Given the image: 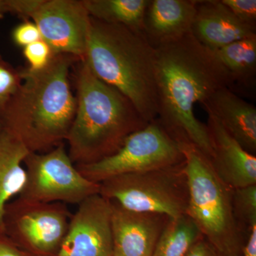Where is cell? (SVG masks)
Segmentation results:
<instances>
[{"label": "cell", "instance_id": "30bf717a", "mask_svg": "<svg viewBox=\"0 0 256 256\" xmlns=\"http://www.w3.org/2000/svg\"><path fill=\"white\" fill-rule=\"evenodd\" d=\"M30 18L53 55L84 60L90 26L84 0H40Z\"/></svg>", "mask_w": 256, "mask_h": 256}, {"label": "cell", "instance_id": "83f0119b", "mask_svg": "<svg viewBox=\"0 0 256 256\" xmlns=\"http://www.w3.org/2000/svg\"><path fill=\"white\" fill-rule=\"evenodd\" d=\"M186 256H218V254L214 248L204 238L190 249Z\"/></svg>", "mask_w": 256, "mask_h": 256}, {"label": "cell", "instance_id": "9c48e42d", "mask_svg": "<svg viewBox=\"0 0 256 256\" xmlns=\"http://www.w3.org/2000/svg\"><path fill=\"white\" fill-rule=\"evenodd\" d=\"M72 216L66 204L42 203L18 196L5 206L4 233L33 256H56Z\"/></svg>", "mask_w": 256, "mask_h": 256}, {"label": "cell", "instance_id": "277c9868", "mask_svg": "<svg viewBox=\"0 0 256 256\" xmlns=\"http://www.w3.org/2000/svg\"><path fill=\"white\" fill-rule=\"evenodd\" d=\"M82 60L98 78L127 97L148 124L156 120V48L142 33L90 16Z\"/></svg>", "mask_w": 256, "mask_h": 256}, {"label": "cell", "instance_id": "e0dca14e", "mask_svg": "<svg viewBox=\"0 0 256 256\" xmlns=\"http://www.w3.org/2000/svg\"><path fill=\"white\" fill-rule=\"evenodd\" d=\"M31 152L20 140L2 129L0 130V232H4L5 206L18 196L26 182L25 158Z\"/></svg>", "mask_w": 256, "mask_h": 256}, {"label": "cell", "instance_id": "52a82bcc", "mask_svg": "<svg viewBox=\"0 0 256 256\" xmlns=\"http://www.w3.org/2000/svg\"><path fill=\"white\" fill-rule=\"evenodd\" d=\"M184 162L180 144L156 119L131 134L114 154L88 164L76 165L79 172L94 182L124 174L144 172Z\"/></svg>", "mask_w": 256, "mask_h": 256}, {"label": "cell", "instance_id": "1f68e13d", "mask_svg": "<svg viewBox=\"0 0 256 256\" xmlns=\"http://www.w3.org/2000/svg\"><path fill=\"white\" fill-rule=\"evenodd\" d=\"M218 256H224L220 255V254H218Z\"/></svg>", "mask_w": 256, "mask_h": 256}, {"label": "cell", "instance_id": "4dcf8cb0", "mask_svg": "<svg viewBox=\"0 0 256 256\" xmlns=\"http://www.w3.org/2000/svg\"><path fill=\"white\" fill-rule=\"evenodd\" d=\"M2 124L1 120H0V130H2Z\"/></svg>", "mask_w": 256, "mask_h": 256}, {"label": "cell", "instance_id": "f546056e", "mask_svg": "<svg viewBox=\"0 0 256 256\" xmlns=\"http://www.w3.org/2000/svg\"><path fill=\"white\" fill-rule=\"evenodd\" d=\"M10 12V0H0V20Z\"/></svg>", "mask_w": 256, "mask_h": 256}, {"label": "cell", "instance_id": "6da1fadb", "mask_svg": "<svg viewBox=\"0 0 256 256\" xmlns=\"http://www.w3.org/2000/svg\"><path fill=\"white\" fill-rule=\"evenodd\" d=\"M158 112L156 120L176 142L194 146L210 160L206 124L194 114L216 90L230 89L228 74L214 53L192 34L156 48Z\"/></svg>", "mask_w": 256, "mask_h": 256}, {"label": "cell", "instance_id": "603a6c76", "mask_svg": "<svg viewBox=\"0 0 256 256\" xmlns=\"http://www.w3.org/2000/svg\"><path fill=\"white\" fill-rule=\"evenodd\" d=\"M23 48L24 56L28 62V68L32 70L45 68L54 56L50 46L42 40L34 42Z\"/></svg>", "mask_w": 256, "mask_h": 256}, {"label": "cell", "instance_id": "ac0fdd59", "mask_svg": "<svg viewBox=\"0 0 256 256\" xmlns=\"http://www.w3.org/2000/svg\"><path fill=\"white\" fill-rule=\"evenodd\" d=\"M228 74L230 90L254 95L256 86V36L234 42L214 52Z\"/></svg>", "mask_w": 256, "mask_h": 256}, {"label": "cell", "instance_id": "44dd1931", "mask_svg": "<svg viewBox=\"0 0 256 256\" xmlns=\"http://www.w3.org/2000/svg\"><path fill=\"white\" fill-rule=\"evenodd\" d=\"M232 206L236 220L244 233L256 224V184L232 190Z\"/></svg>", "mask_w": 256, "mask_h": 256}, {"label": "cell", "instance_id": "8992f818", "mask_svg": "<svg viewBox=\"0 0 256 256\" xmlns=\"http://www.w3.org/2000/svg\"><path fill=\"white\" fill-rule=\"evenodd\" d=\"M99 194L126 210L170 218L186 214L188 204L185 163L112 176L100 183Z\"/></svg>", "mask_w": 256, "mask_h": 256}, {"label": "cell", "instance_id": "f1b7e54d", "mask_svg": "<svg viewBox=\"0 0 256 256\" xmlns=\"http://www.w3.org/2000/svg\"><path fill=\"white\" fill-rule=\"evenodd\" d=\"M242 254V256H256V224L250 229Z\"/></svg>", "mask_w": 256, "mask_h": 256}, {"label": "cell", "instance_id": "4fadbf2b", "mask_svg": "<svg viewBox=\"0 0 256 256\" xmlns=\"http://www.w3.org/2000/svg\"><path fill=\"white\" fill-rule=\"evenodd\" d=\"M208 116L213 150L210 160L215 172L230 190L256 184V156L246 151L214 116Z\"/></svg>", "mask_w": 256, "mask_h": 256}, {"label": "cell", "instance_id": "ffe728a7", "mask_svg": "<svg viewBox=\"0 0 256 256\" xmlns=\"http://www.w3.org/2000/svg\"><path fill=\"white\" fill-rule=\"evenodd\" d=\"M202 238L200 228L188 214L170 218L156 242L152 256H186Z\"/></svg>", "mask_w": 256, "mask_h": 256}, {"label": "cell", "instance_id": "3957f363", "mask_svg": "<svg viewBox=\"0 0 256 256\" xmlns=\"http://www.w3.org/2000/svg\"><path fill=\"white\" fill-rule=\"evenodd\" d=\"M75 66L76 109L66 141L74 164H92L117 152L131 134L149 124L127 97L98 78L84 60Z\"/></svg>", "mask_w": 256, "mask_h": 256}, {"label": "cell", "instance_id": "d4e9b609", "mask_svg": "<svg viewBox=\"0 0 256 256\" xmlns=\"http://www.w3.org/2000/svg\"><path fill=\"white\" fill-rule=\"evenodd\" d=\"M12 37L15 44L22 48L42 40L40 30L30 20H25L22 23L18 24L13 30Z\"/></svg>", "mask_w": 256, "mask_h": 256}, {"label": "cell", "instance_id": "484cf974", "mask_svg": "<svg viewBox=\"0 0 256 256\" xmlns=\"http://www.w3.org/2000/svg\"><path fill=\"white\" fill-rule=\"evenodd\" d=\"M40 0H10V14L24 20H30Z\"/></svg>", "mask_w": 256, "mask_h": 256}, {"label": "cell", "instance_id": "d6986e66", "mask_svg": "<svg viewBox=\"0 0 256 256\" xmlns=\"http://www.w3.org/2000/svg\"><path fill=\"white\" fill-rule=\"evenodd\" d=\"M92 18L122 25L143 34V22L150 0H84Z\"/></svg>", "mask_w": 256, "mask_h": 256}, {"label": "cell", "instance_id": "ba28073f", "mask_svg": "<svg viewBox=\"0 0 256 256\" xmlns=\"http://www.w3.org/2000/svg\"><path fill=\"white\" fill-rule=\"evenodd\" d=\"M24 164L26 182L18 196L23 200L79 204L100 192V183L90 181L79 172L64 142L46 152H30Z\"/></svg>", "mask_w": 256, "mask_h": 256}, {"label": "cell", "instance_id": "7c38bea8", "mask_svg": "<svg viewBox=\"0 0 256 256\" xmlns=\"http://www.w3.org/2000/svg\"><path fill=\"white\" fill-rule=\"evenodd\" d=\"M110 202L112 256H152L170 218L159 214L132 212Z\"/></svg>", "mask_w": 256, "mask_h": 256}, {"label": "cell", "instance_id": "5bb4252c", "mask_svg": "<svg viewBox=\"0 0 256 256\" xmlns=\"http://www.w3.org/2000/svg\"><path fill=\"white\" fill-rule=\"evenodd\" d=\"M191 34L204 46L214 52L234 42L256 36V26L239 20L220 0L196 1Z\"/></svg>", "mask_w": 256, "mask_h": 256}, {"label": "cell", "instance_id": "7402d4cb", "mask_svg": "<svg viewBox=\"0 0 256 256\" xmlns=\"http://www.w3.org/2000/svg\"><path fill=\"white\" fill-rule=\"evenodd\" d=\"M21 82L20 68H15L0 54V114L18 92Z\"/></svg>", "mask_w": 256, "mask_h": 256}, {"label": "cell", "instance_id": "2e32d148", "mask_svg": "<svg viewBox=\"0 0 256 256\" xmlns=\"http://www.w3.org/2000/svg\"><path fill=\"white\" fill-rule=\"evenodd\" d=\"M248 152L256 154V108L224 87L201 104Z\"/></svg>", "mask_w": 256, "mask_h": 256}, {"label": "cell", "instance_id": "9a60e30c", "mask_svg": "<svg viewBox=\"0 0 256 256\" xmlns=\"http://www.w3.org/2000/svg\"><path fill=\"white\" fill-rule=\"evenodd\" d=\"M196 12V0H151L143 34L154 48L178 41L191 34Z\"/></svg>", "mask_w": 256, "mask_h": 256}, {"label": "cell", "instance_id": "5b68a950", "mask_svg": "<svg viewBox=\"0 0 256 256\" xmlns=\"http://www.w3.org/2000/svg\"><path fill=\"white\" fill-rule=\"evenodd\" d=\"M188 178V214L220 255L240 256L244 232L234 216L232 190L220 180L210 160L191 144L178 143Z\"/></svg>", "mask_w": 256, "mask_h": 256}, {"label": "cell", "instance_id": "4316f807", "mask_svg": "<svg viewBox=\"0 0 256 256\" xmlns=\"http://www.w3.org/2000/svg\"><path fill=\"white\" fill-rule=\"evenodd\" d=\"M0 256H33L15 245L4 232H0Z\"/></svg>", "mask_w": 256, "mask_h": 256}, {"label": "cell", "instance_id": "8fae6325", "mask_svg": "<svg viewBox=\"0 0 256 256\" xmlns=\"http://www.w3.org/2000/svg\"><path fill=\"white\" fill-rule=\"evenodd\" d=\"M56 256H112L109 200L96 194L79 204Z\"/></svg>", "mask_w": 256, "mask_h": 256}, {"label": "cell", "instance_id": "7a4b0ae2", "mask_svg": "<svg viewBox=\"0 0 256 256\" xmlns=\"http://www.w3.org/2000/svg\"><path fill=\"white\" fill-rule=\"evenodd\" d=\"M78 60L56 54L41 70L20 68L21 84L0 120L31 152H46L66 140L76 109L69 77Z\"/></svg>", "mask_w": 256, "mask_h": 256}, {"label": "cell", "instance_id": "cb8c5ba5", "mask_svg": "<svg viewBox=\"0 0 256 256\" xmlns=\"http://www.w3.org/2000/svg\"><path fill=\"white\" fill-rule=\"evenodd\" d=\"M220 2L239 20L256 26V0H220Z\"/></svg>", "mask_w": 256, "mask_h": 256}]
</instances>
